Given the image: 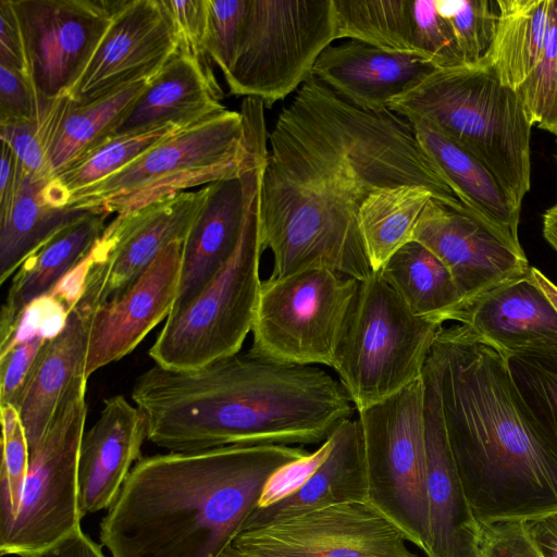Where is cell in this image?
Wrapping results in <instances>:
<instances>
[{
	"mask_svg": "<svg viewBox=\"0 0 557 557\" xmlns=\"http://www.w3.org/2000/svg\"><path fill=\"white\" fill-rule=\"evenodd\" d=\"M399 185L424 186L444 206L473 215L408 120L359 109L310 75L269 133L260 239L273 257L270 276L323 268L368 278L360 207Z\"/></svg>",
	"mask_w": 557,
	"mask_h": 557,
	"instance_id": "obj_1",
	"label": "cell"
},
{
	"mask_svg": "<svg viewBox=\"0 0 557 557\" xmlns=\"http://www.w3.org/2000/svg\"><path fill=\"white\" fill-rule=\"evenodd\" d=\"M131 395L146 418L147 438L169 451L322 444L357 412L323 368L281 363L249 349L190 370L156 364Z\"/></svg>",
	"mask_w": 557,
	"mask_h": 557,
	"instance_id": "obj_2",
	"label": "cell"
},
{
	"mask_svg": "<svg viewBox=\"0 0 557 557\" xmlns=\"http://www.w3.org/2000/svg\"><path fill=\"white\" fill-rule=\"evenodd\" d=\"M448 443L482 525L557 510V450L542 435L502 350L461 324L430 354Z\"/></svg>",
	"mask_w": 557,
	"mask_h": 557,
	"instance_id": "obj_3",
	"label": "cell"
},
{
	"mask_svg": "<svg viewBox=\"0 0 557 557\" xmlns=\"http://www.w3.org/2000/svg\"><path fill=\"white\" fill-rule=\"evenodd\" d=\"M299 446L228 445L141 457L100 523L111 557H220Z\"/></svg>",
	"mask_w": 557,
	"mask_h": 557,
	"instance_id": "obj_4",
	"label": "cell"
},
{
	"mask_svg": "<svg viewBox=\"0 0 557 557\" xmlns=\"http://www.w3.org/2000/svg\"><path fill=\"white\" fill-rule=\"evenodd\" d=\"M387 109L423 122L478 159L516 208L531 188V128L517 90L482 61L433 69Z\"/></svg>",
	"mask_w": 557,
	"mask_h": 557,
	"instance_id": "obj_5",
	"label": "cell"
},
{
	"mask_svg": "<svg viewBox=\"0 0 557 557\" xmlns=\"http://www.w3.org/2000/svg\"><path fill=\"white\" fill-rule=\"evenodd\" d=\"M443 327L413 313L379 272L359 282L332 367L357 412L420 380Z\"/></svg>",
	"mask_w": 557,
	"mask_h": 557,
	"instance_id": "obj_6",
	"label": "cell"
},
{
	"mask_svg": "<svg viewBox=\"0 0 557 557\" xmlns=\"http://www.w3.org/2000/svg\"><path fill=\"white\" fill-rule=\"evenodd\" d=\"M246 154L243 115L225 109L176 132L121 171L74 194L67 206L122 216L188 188L238 176Z\"/></svg>",
	"mask_w": 557,
	"mask_h": 557,
	"instance_id": "obj_7",
	"label": "cell"
},
{
	"mask_svg": "<svg viewBox=\"0 0 557 557\" xmlns=\"http://www.w3.org/2000/svg\"><path fill=\"white\" fill-rule=\"evenodd\" d=\"M261 196L233 256L183 307L173 310L149 349L156 364L190 370L240 351L252 330L261 287Z\"/></svg>",
	"mask_w": 557,
	"mask_h": 557,
	"instance_id": "obj_8",
	"label": "cell"
},
{
	"mask_svg": "<svg viewBox=\"0 0 557 557\" xmlns=\"http://www.w3.org/2000/svg\"><path fill=\"white\" fill-rule=\"evenodd\" d=\"M335 39L333 0H247L236 58L224 76L230 94L271 109L307 81Z\"/></svg>",
	"mask_w": 557,
	"mask_h": 557,
	"instance_id": "obj_9",
	"label": "cell"
},
{
	"mask_svg": "<svg viewBox=\"0 0 557 557\" xmlns=\"http://www.w3.org/2000/svg\"><path fill=\"white\" fill-rule=\"evenodd\" d=\"M369 502L406 540L426 552V449L423 375L393 396L357 412Z\"/></svg>",
	"mask_w": 557,
	"mask_h": 557,
	"instance_id": "obj_10",
	"label": "cell"
},
{
	"mask_svg": "<svg viewBox=\"0 0 557 557\" xmlns=\"http://www.w3.org/2000/svg\"><path fill=\"white\" fill-rule=\"evenodd\" d=\"M359 281L317 268L261 282L249 350L297 366L333 367Z\"/></svg>",
	"mask_w": 557,
	"mask_h": 557,
	"instance_id": "obj_11",
	"label": "cell"
},
{
	"mask_svg": "<svg viewBox=\"0 0 557 557\" xmlns=\"http://www.w3.org/2000/svg\"><path fill=\"white\" fill-rule=\"evenodd\" d=\"M87 380L78 379L61 401L29 466L16 519L0 535V554L42 550L81 527L78 462L87 417Z\"/></svg>",
	"mask_w": 557,
	"mask_h": 557,
	"instance_id": "obj_12",
	"label": "cell"
},
{
	"mask_svg": "<svg viewBox=\"0 0 557 557\" xmlns=\"http://www.w3.org/2000/svg\"><path fill=\"white\" fill-rule=\"evenodd\" d=\"M370 502L344 503L263 527L231 544L242 557H419Z\"/></svg>",
	"mask_w": 557,
	"mask_h": 557,
	"instance_id": "obj_13",
	"label": "cell"
},
{
	"mask_svg": "<svg viewBox=\"0 0 557 557\" xmlns=\"http://www.w3.org/2000/svg\"><path fill=\"white\" fill-rule=\"evenodd\" d=\"M208 186L156 200L116 216L88 253L89 270L76 308L89 315L135 281L170 244L184 242Z\"/></svg>",
	"mask_w": 557,
	"mask_h": 557,
	"instance_id": "obj_14",
	"label": "cell"
},
{
	"mask_svg": "<svg viewBox=\"0 0 557 557\" xmlns=\"http://www.w3.org/2000/svg\"><path fill=\"white\" fill-rule=\"evenodd\" d=\"M122 0H12L40 99L69 95Z\"/></svg>",
	"mask_w": 557,
	"mask_h": 557,
	"instance_id": "obj_15",
	"label": "cell"
},
{
	"mask_svg": "<svg viewBox=\"0 0 557 557\" xmlns=\"http://www.w3.org/2000/svg\"><path fill=\"white\" fill-rule=\"evenodd\" d=\"M412 240L426 247L449 271L461 298L457 310L531 269L522 248L482 220L434 198L425 206Z\"/></svg>",
	"mask_w": 557,
	"mask_h": 557,
	"instance_id": "obj_16",
	"label": "cell"
},
{
	"mask_svg": "<svg viewBox=\"0 0 557 557\" xmlns=\"http://www.w3.org/2000/svg\"><path fill=\"white\" fill-rule=\"evenodd\" d=\"M176 51L175 28L161 0H122L69 97L87 104L152 77Z\"/></svg>",
	"mask_w": 557,
	"mask_h": 557,
	"instance_id": "obj_17",
	"label": "cell"
},
{
	"mask_svg": "<svg viewBox=\"0 0 557 557\" xmlns=\"http://www.w3.org/2000/svg\"><path fill=\"white\" fill-rule=\"evenodd\" d=\"M183 242L166 246L149 267L89 314L84 376L128 355L174 306Z\"/></svg>",
	"mask_w": 557,
	"mask_h": 557,
	"instance_id": "obj_18",
	"label": "cell"
},
{
	"mask_svg": "<svg viewBox=\"0 0 557 557\" xmlns=\"http://www.w3.org/2000/svg\"><path fill=\"white\" fill-rule=\"evenodd\" d=\"M429 544L426 557H482L475 518L448 443L437 375L430 356L423 371Z\"/></svg>",
	"mask_w": 557,
	"mask_h": 557,
	"instance_id": "obj_19",
	"label": "cell"
},
{
	"mask_svg": "<svg viewBox=\"0 0 557 557\" xmlns=\"http://www.w3.org/2000/svg\"><path fill=\"white\" fill-rule=\"evenodd\" d=\"M147 438L143 411L122 395L104 401L98 420L84 434L78 462L79 508L86 515L109 509L141 458Z\"/></svg>",
	"mask_w": 557,
	"mask_h": 557,
	"instance_id": "obj_20",
	"label": "cell"
},
{
	"mask_svg": "<svg viewBox=\"0 0 557 557\" xmlns=\"http://www.w3.org/2000/svg\"><path fill=\"white\" fill-rule=\"evenodd\" d=\"M433 69L417 57L349 39L327 46L318 57L311 75L352 106L382 111Z\"/></svg>",
	"mask_w": 557,
	"mask_h": 557,
	"instance_id": "obj_21",
	"label": "cell"
},
{
	"mask_svg": "<svg viewBox=\"0 0 557 557\" xmlns=\"http://www.w3.org/2000/svg\"><path fill=\"white\" fill-rule=\"evenodd\" d=\"M222 99L215 75L176 51L133 102L111 138L164 125L190 127L224 111Z\"/></svg>",
	"mask_w": 557,
	"mask_h": 557,
	"instance_id": "obj_22",
	"label": "cell"
},
{
	"mask_svg": "<svg viewBox=\"0 0 557 557\" xmlns=\"http://www.w3.org/2000/svg\"><path fill=\"white\" fill-rule=\"evenodd\" d=\"M333 447L318 470L295 493L267 508H256L243 529L263 527L330 506L369 502L364 447L357 417L332 433Z\"/></svg>",
	"mask_w": 557,
	"mask_h": 557,
	"instance_id": "obj_23",
	"label": "cell"
},
{
	"mask_svg": "<svg viewBox=\"0 0 557 557\" xmlns=\"http://www.w3.org/2000/svg\"><path fill=\"white\" fill-rule=\"evenodd\" d=\"M447 321L467 326L502 351L557 337V311L531 269L450 313Z\"/></svg>",
	"mask_w": 557,
	"mask_h": 557,
	"instance_id": "obj_24",
	"label": "cell"
},
{
	"mask_svg": "<svg viewBox=\"0 0 557 557\" xmlns=\"http://www.w3.org/2000/svg\"><path fill=\"white\" fill-rule=\"evenodd\" d=\"M110 214L96 210L57 232L15 272L0 313V346L12 336L26 307L48 295L90 252Z\"/></svg>",
	"mask_w": 557,
	"mask_h": 557,
	"instance_id": "obj_25",
	"label": "cell"
},
{
	"mask_svg": "<svg viewBox=\"0 0 557 557\" xmlns=\"http://www.w3.org/2000/svg\"><path fill=\"white\" fill-rule=\"evenodd\" d=\"M88 323L89 315L71 310L62 332L44 345L37 358L17 408L29 449L46 432L72 385L85 379Z\"/></svg>",
	"mask_w": 557,
	"mask_h": 557,
	"instance_id": "obj_26",
	"label": "cell"
},
{
	"mask_svg": "<svg viewBox=\"0 0 557 557\" xmlns=\"http://www.w3.org/2000/svg\"><path fill=\"white\" fill-rule=\"evenodd\" d=\"M421 145L453 183L469 211L517 248H522L518 225L520 211L492 173L471 153L432 126L412 124Z\"/></svg>",
	"mask_w": 557,
	"mask_h": 557,
	"instance_id": "obj_27",
	"label": "cell"
},
{
	"mask_svg": "<svg viewBox=\"0 0 557 557\" xmlns=\"http://www.w3.org/2000/svg\"><path fill=\"white\" fill-rule=\"evenodd\" d=\"M48 181L23 168L12 201L0 209V283L15 274L22 263L57 232L100 209L57 207L45 196Z\"/></svg>",
	"mask_w": 557,
	"mask_h": 557,
	"instance_id": "obj_28",
	"label": "cell"
},
{
	"mask_svg": "<svg viewBox=\"0 0 557 557\" xmlns=\"http://www.w3.org/2000/svg\"><path fill=\"white\" fill-rule=\"evenodd\" d=\"M496 3L495 33L481 61L503 85L518 90L542 54L549 0H496Z\"/></svg>",
	"mask_w": 557,
	"mask_h": 557,
	"instance_id": "obj_29",
	"label": "cell"
},
{
	"mask_svg": "<svg viewBox=\"0 0 557 557\" xmlns=\"http://www.w3.org/2000/svg\"><path fill=\"white\" fill-rule=\"evenodd\" d=\"M377 272L417 315L444 324L461 305L447 268L418 242L403 246Z\"/></svg>",
	"mask_w": 557,
	"mask_h": 557,
	"instance_id": "obj_30",
	"label": "cell"
},
{
	"mask_svg": "<svg viewBox=\"0 0 557 557\" xmlns=\"http://www.w3.org/2000/svg\"><path fill=\"white\" fill-rule=\"evenodd\" d=\"M433 193L421 185H399L371 194L361 205L358 226L373 272L412 242L417 223Z\"/></svg>",
	"mask_w": 557,
	"mask_h": 557,
	"instance_id": "obj_31",
	"label": "cell"
},
{
	"mask_svg": "<svg viewBox=\"0 0 557 557\" xmlns=\"http://www.w3.org/2000/svg\"><path fill=\"white\" fill-rule=\"evenodd\" d=\"M152 77L128 84L87 104H76L71 100L50 150L51 177L110 139L119 122Z\"/></svg>",
	"mask_w": 557,
	"mask_h": 557,
	"instance_id": "obj_32",
	"label": "cell"
},
{
	"mask_svg": "<svg viewBox=\"0 0 557 557\" xmlns=\"http://www.w3.org/2000/svg\"><path fill=\"white\" fill-rule=\"evenodd\" d=\"M181 131L164 125L151 131L112 137L55 173L45 185L47 200L65 207L70 198L121 171L145 152Z\"/></svg>",
	"mask_w": 557,
	"mask_h": 557,
	"instance_id": "obj_33",
	"label": "cell"
},
{
	"mask_svg": "<svg viewBox=\"0 0 557 557\" xmlns=\"http://www.w3.org/2000/svg\"><path fill=\"white\" fill-rule=\"evenodd\" d=\"M503 352L532 421L557 450V337Z\"/></svg>",
	"mask_w": 557,
	"mask_h": 557,
	"instance_id": "obj_34",
	"label": "cell"
},
{
	"mask_svg": "<svg viewBox=\"0 0 557 557\" xmlns=\"http://www.w3.org/2000/svg\"><path fill=\"white\" fill-rule=\"evenodd\" d=\"M336 39L414 55L411 0H333Z\"/></svg>",
	"mask_w": 557,
	"mask_h": 557,
	"instance_id": "obj_35",
	"label": "cell"
},
{
	"mask_svg": "<svg viewBox=\"0 0 557 557\" xmlns=\"http://www.w3.org/2000/svg\"><path fill=\"white\" fill-rule=\"evenodd\" d=\"M70 101L69 95L52 100L36 121L0 123L1 141L13 149L23 168L37 178H51L49 154Z\"/></svg>",
	"mask_w": 557,
	"mask_h": 557,
	"instance_id": "obj_36",
	"label": "cell"
},
{
	"mask_svg": "<svg viewBox=\"0 0 557 557\" xmlns=\"http://www.w3.org/2000/svg\"><path fill=\"white\" fill-rule=\"evenodd\" d=\"M2 459L0 469V535L17 517L29 466V446L18 410L2 405Z\"/></svg>",
	"mask_w": 557,
	"mask_h": 557,
	"instance_id": "obj_37",
	"label": "cell"
},
{
	"mask_svg": "<svg viewBox=\"0 0 557 557\" xmlns=\"http://www.w3.org/2000/svg\"><path fill=\"white\" fill-rule=\"evenodd\" d=\"M517 91L531 124L550 132L557 103V0H549L540 60Z\"/></svg>",
	"mask_w": 557,
	"mask_h": 557,
	"instance_id": "obj_38",
	"label": "cell"
},
{
	"mask_svg": "<svg viewBox=\"0 0 557 557\" xmlns=\"http://www.w3.org/2000/svg\"><path fill=\"white\" fill-rule=\"evenodd\" d=\"M438 14L450 25L466 64L486 54L497 24L498 7L492 0H436Z\"/></svg>",
	"mask_w": 557,
	"mask_h": 557,
	"instance_id": "obj_39",
	"label": "cell"
},
{
	"mask_svg": "<svg viewBox=\"0 0 557 557\" xmlns=\"http://www.w3.org/2000/svg\"><path fill=\"white\" fill-rule=\"evenodd\" d=\"M414 55L434 69L466 64L448 22L436 0H411Z\"/></svg>",
	"mask_w": 557,
	"mask_h": 557,
	"instance_id": "obj_40",
	"label": "cell"
},
{
	"mask_svg": "<svg viewBox=\"0 0 557 557\" xmlns=\"http://www.w3.org/2000/svg\"><path fill=\"white\" fill-rule=\"evenodd\" d=\"M247 0H207L206 51L223 76L233 67Z\"/></svg>",
	"mask_w": 557,
	"mask_h": 557,
	"instance_id": "obj_41",
	"label": "cell"
},
{
	"mask_svg": "<svg viewBox=\"0 0 557 557\" xmlns=\"http://www.w3.org/2000/svg\"><path fill=\"white\" fill-rule=\"evenodd\" d=\"M169 13L177 38V51L214 74L206 51L207 0H161Z\"/></svg>",
	"mask_w": 557,
	"mask_h": 557,
	"instance_id": "obj_42",
	"label": "cell"
},
{
	"mask_svg": "<svg viewBox=\"0 0 557 557\" xmlns=\"http://www.w3.org/2000/svg\"><path fill=\"white\" fill-rule=\"evenodd\" d=\"M69 313L67 308L50 294L35 299L22 313L11 338L0 346V356L35 337L54 338L64 329Z\"/></svg>",
	"mask_w": 557,
	"mask_h": 557,
	"instance_id": "obj_43",
	"label": "cell"
},
{
	"mask_svg": "<svg viewBox=\"0 0 557 557\" xmlns=\"http://www.w3.org/2000/svg\"><path fill=\"white\" fill-rule=\"evenodd\" d=\"M47 342L35 337L13 346L0 356V406L12 405L18 408L37 358Z\"/></svg>",
	"mask_w": 557,
	"mask_h": 557,
	"instance_id": "obj_44",
	"label": "cell"
},
{
	"mask_svg": "<svg viewBox=\"0 0 557 557\" xmlns=\"http://www.w3.org/2000/svg\"><path fill=\"white\" fill-rule=\"evenodd\" d=\"M50 101L37 96L27 76L0 64V123L36 121Z\"/></svg>",
	"mask_w": 557,
	"mask_h": 557,
	"instance_id": "obj_45",
	"label": "cell"
},
{
	"mask_svg": "<svg viewBox=\"0 0 557 557\" xmlns=\"http://www.w3.org/2000/svg\"><path fill=\"white\" fill-rule=\"evenodd\" d=\"M333 438L330 436L318 449L280 468L267 482L257 508H267L297 492L330 455Z\"/></svg>",
	"mask_w": 557,
	"mask_h": 557,
	"instance_id": "obj_46",
	"label": "cell"
},
{
	"mask_svg": "<svg viewBox=\"0 0 557 557\" xmlns=\"http://www.w3.org/2000/svg\"><path fill=\"white\" fill-rule=\"evenodd\" d=\"M482 557H542L520 521L482 525Z\"/></svg>",
	"mask_w": 557,
	"mask_h": 557,
	"instance_id": "obj_47",
	"label": "cell"
},
{
	"mask_svg": "<svg viewBox=\"0 0 557 557\" xmlns=\"http://www.w3.org/2000/svg\"><path fill=\"white\" fill-rule=\"evenodd\" d=\"M0 64L29 78L24 40L12 0H0Z\"/></svg>",
	"mask_w": 557,
	"mask_h": 557,
	"instance_id": "obj_48",
	"label": "cell"
},
{
	"mask_svg": "<svg viewBox=\"0 0 557 557\" xmlns=\"http://www.w3.org/2000/svg\"><path fill=\"white\" fill-rule=\"evenodd\" d=\"M22 557H107L82 527L75 529L53 545Z\"/></svg>",
	"mask_w": 557,
	"mask_h": 557,
	"instance_id": "obj_49",
	"label": "cell"
},
{
	"mask_svg": "<svg viewBox=\"0 0 557 557\" xmlns=\"http://www.w3.org/2000/svg\"><path fill=\"white\" fill-rule=\"evenodd\" d=\"M520 522L542 557H557V510Z\"/></svg>",
	"mask_w": 557,
	"mask_h": 557,
	"instance_id": "obj_50",
	"label": "cell"
},
{
	"mask_svg": "<svg viewBox=\"0 0 557 557\" xmlns=\"http://www.w3.org/2000/svg\"><path fill=\"white\" fill-rule=\"evenodd\" d=\"M0 209L7 207L13 199L23 174V165L13 149L1 141L0 162Z\"/></svg>",
	"mask_w": 557,
	"mask_h": 557,
	"instance_id": "obj_51",
	"label": "cell"
},
{
	"mask_svg": "<svg viewBox=\"0 0 557 557\" xmlns=\"http://www.w3.org/2000/svg\"><path fill=\"white\" fill-rule=\"evenodd\" d=\"M543 236L557 252V202L543 215Z\"/></svg>",
	"mask_w": 557,
	"mask_h": 557,
	"instance_id": "obj_52",
	"label": "cell"
},
{
	"mask_svg": "<svg viewBox=\"0 0 557 557\" xmlns=\"http://www.w3.org/2000/svg\"><path fill=\"white\" fill-rule=\"evenodd\" d=\"M531 273L534 281L548 298L555 310L557 311V285L553 283L545 274L537 268L531 267Z\"/></svg>",
	"mask_w": 557,
	"mask_h": 557,
	"instance_id": "obj_53",
	"label": "cell"
},
{
	"mask_svg": "<svg viewBox=\"0 0 557 557\" xmlns=\"http://www.w3.org/2000/svg\"><path fill=\"white\" fill-rule=\"evenodd\" d=\"M220 557H242L238 552L230 545Z\"/></svg>",
	"mask_w": 557,
	"mask_h": 557,
	"instance_id": "obj_54",
	"label": "cell"
},
{
	"mask_svg": "<svg viewBox=\"0 0 557 557\" xmlns=\"http://www.w3.org/2000/svg\"><path fill=\"white\" fill-rule=\"evenodd\" d=\"M552 134H554L555 136H557V103H556V109H555V114H554V120H553V125H552V128H550V132Z\"/></svg>",
	"mask_w": 557,
	"mask_h": 557,
	"instance_id": "obj_55",
	"label": "cell"
},
{
	"mask_svg": "<svg viewBox=\"0 0 557 557\" xmlns=\"http://www.w3.org/2000/svg\"><path fill=\"white\" fill-rule=\"evenodd\" d=\"M556 138H557V136H556Z\"/></svg>",
	"mask_w": 557,
	"mask_h": 557,
	"instance_id": "obj_56",
	"label": "cell"
}]
</instances>
